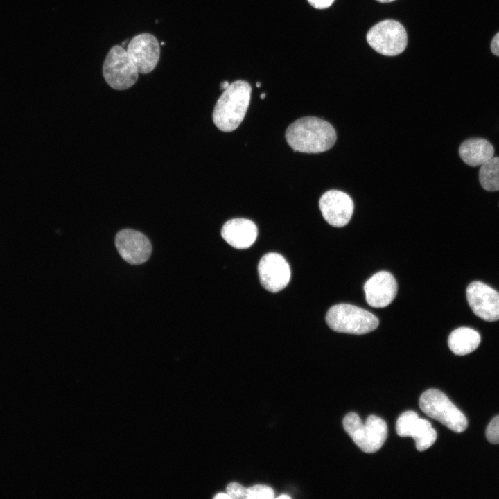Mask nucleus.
<instances>
[{"mask_svg":"<svg viewBox=\"0 0 499 499\" xmlns=\"http://www.w3.org/2000/svg\"><path fill=\"white\" fill-rule=\"evenodd\" d=\"M159 58L160 45L156 37L147 33L137 35L126 49L118 44L110 49L103 65L104 79L112 89H128L135 84L139 73L153 71Z\"/></svg>","mask_w":499,"mask_h":499,"instance_id":"nucleus-1","label":"nucleus"},{"mask_svg":"<svg viewBox=\"0 0 499 499\" xmlns=\"http://www.w3.org/2000/svg\"><path fill=\"white\" fill-rule=\"evenodd\" d=\"M286 139L294 152L319 153L329 150L336 141V132L327 121L315 116L299 119L286 131Z\"/></svg>","mask_w":499,"mask_h":499,"instance_id":"nucleus-2","label":"nucleus"},{"mask_svg":"<svg viewBox=\"0 0 499 499\" xmlns=\"http://www.w3.org/2000/svg\"><path fill=\"white\" fill-rule=\"evenodd\" d=\"M251 91L250 85L242 80L234 81L224 90L213 112V123L219 130L231 132L239 126L248 109Z\"/></svg>","mask_w":499,"mask_h":499,"instance_id":"nucleus-3","label":"nucleus"},{"mask_svg":"<svg viewBox=\"0 0 499 499\" xmlns=\"http://www.w3.org/2000/svg\"><path fill=\"white\" fill-rule=\"evenodd\" d=\"M343 426L355 444L365 453L378 450L387 435L385 421L376 415H369L362 423L356 413H348L343 419Z\"/></svg>","mask_w":499,"mask_h":499,"instance_id":"nucleus-4","label":"nucleus"},{"mask_svg":"<svg viewBox=\"0 0 499 499\" xmlns=\"http://www.w3.org/2000/svg\"><path fill=\"white\" fill-rule=\"evenodd\" d=\"M326 321L335 331L355 335L372 331L379 324L378 318L371 313L348 304H339L330 308Z\"/></svg>","mask_w":499,"mask_h":499,"instance_id":"nucleus-5","label":"nucleus"},{"mask_svg":"<svg viewBox=\"0 0 499 499\" xmlns=\"http://www.w3.org/2000/svg\"><path fill=\"white\" fill-rule=\"evenodd\" d=\"M421 410L455 432L464 431L468 426L466 416L447 396L436 389L425 391L419 399Z\"/></svg>","mask_w":499,"mask_h":499,"instance_id":"nucleus-6","label":"nucleus"},{"mask_svg":"<svg viewBox=\"0 0 499 499\" xmlns=\"http://www.w3.org/2000/svg\"><path fill=\"white\" fill-rule=\"evenodd\" d=\"M367 41L376 52L384 55L394 56L405 49L408 36L400 22L387 19L369 29L367 34Z\"/></svg>","mask_w":499,"mask_h":499,"instance_id":"nucleus-7","label":"nucleus"},{"mask_svg":"<svg viewBox=\"0 0 499 499\" xmlns=\"http://www.w3.org/2000/svg\"><path fill=\"white\" fill-rule=\"evenodd\" d=\"M258 273L263 287L271 292L283 290L290 279L288 262L283 256L274 252L268 253L261 259Z\"/></svg>","mask_w":499,"mask_h":499,"instance_id":"nucleus-8","label":"nucleus"},{"mask_svg":"<svg viewBox=\"0 0 499 499\" xmlns=\"http://www.w3.org/2000/svg\"><path fill=\"white\" fill-rule=\"evenodd\" d=\"M468 303L478 317L494 322L499 319V292L489 286L473 281L466 288Z\"/></svg>","mask_w":499,"mask_h":499,"instance_id":"nucleus-9","label":"nucleus"},{"mask_svg":"<svg viewBox=\"0 0 499 499\" xmlns=\"http://www.w3.org/2000/svg\"><path fill=\"white\" fill-rule=\"evenodd\" d=\"M396 430L401 437H412L419 451L430 448L437 439V432L426 419L419 418L411 410L402 413L397 419Z\"/></svg>","mask_w":499,"mask_h":499,"instance_id":"nucleus-10","label":"nucleus"},{"mask_svg":"<svg viewBox=\"0 0 499 499\" xmlns=\"http://www.w3.org/2000/svg\"><path fill=\"white\" fill-rule=\"evenodd\" d=\"M115 246L120 256L132 265L145 263L152 252V245L146 236L131 229H124L116 234Z\"/></svg>","mask_w":499,"mask_h":499,"instance_id":"nucleus-11","label":"nucleus"},{"mask_svg":"<svg viewBox=\"0 0 499 499\" xmlns=\"http://www.w3.org/2000/svg\"><path fill=\"white\" fill-rule=\"evenodd\" d=\"M319 206L325 220L332 226L341 227L350 220L354 209L351 198L338 190H330L320 198Z\"/></svg>","mask_w":499,"mask_h":499,"instance_id":"nucleus-12","label":"nucleus"},{"mask_svg":"<svg viewBox=\"0 0 499 499\" xmlns=\"http://www.w3.org/2000/svg\"><path fill=\"white\" fill-rule=\"evenodd\" d=\"M364 291L369 306L383 308L394 299L397 293V283L390 272L380 271L365 282Z\"/></svg>","mask_w":499,"mask_h":499,"instance_id":"nucleus-13","label":"nucleus"},{"mask_svg":"<svg viewBox=\"0 0 499 499\" xmlns=\"http://www.w3.org/2000/svg\"><path fill=\"white\" fill-rule=\"evenodd\" d=\"M258 235L256 225L246 218H234L223 225L221 236L234 248H249L255 242Z\"/></svg>","mask_w":499,"mask_h":499,"instance_id":"nucleus-14","label":"nucleus"},{"mask_svg":"<svg viewBox=\"0 0 499 499\" xmlns=\"http://www.w3.org/2000/svg\"><path fill=\"white\" fill-rule=\"evenodd\" d=\"M459 154L465 164L475 167L491 159L494 155V148L485 139L471 138L460 145Z\"/></svg>","mask_w":499,"mask_h":499,"instance_id":"nucleus-15","label":"nucleus"},{"mask_svg":"<svg viewBox=\"0 0 499 499\" xmlns=\"http://www.w3.org/2000/svg\"><path fill=\"white\" fill-rule=\"evenodd\" d=\"M480 341L481 337L478 331L469 327H459L451 332L448 344L455 354L464 356L475 351Z\"/></svg>","mask_w":499,"mask_h":499,"instance_id":"nucleus-16","label":"nucleus"},{"mask_svg":"<svg viewBox=\"0 0 499 499\" xmlns=\"http://www.w3.org/2000/svg\"><path fill=\"white\" fill-rule=\"evenodd\" d=\"M479 180L486 191H499V157H493L481 165Z\"/></svg>","mask_w":499,"mask_h":499,"instance_id":"nucleus-17","label":"nucleus"},{"mask_svg":"<svg viewBox=\"0 0 499 499\" xmlns=\"http://www.w3.org/2000/svg\"><path fill=\"white\" fill-rule=\"evenodd\" d=\"M273 489L266 485L256 484L246 490V498L250 499H271L274 498Z\"/></svg>","mask_w":499,"mask_h":499,"instance_id":"nucleus-18","label":"nucleus"},{"mask_svg":"<svg viewBox=\"0 0 499 499\" xmlns=\"http://www.w3.org/2000/svg\"><path fill=\"white\" fill-rule=\"evenodd\" d=\"M486 437L491 444H499V415L493 417L487 426Z\"/></svg>","mask_w":499,"mask_h":499,"instance_id":"nucleus-19","label":"nucleus"},{"mask_svg":"<svg viewBox=\"0 0 499 499\" xmlns=\"http://www.w3.org/2000/svg\"><path fill=\"white\" fill-rule=\"evenodd\" d=\"M246 490L247 489L236 482H231L227 487V494L231 498H247Z\"/></svg>","mask_w":499,"mask_h":499,"instance_id":"nucleus-20","label":"nucleus"},{"mask_svg":"<svg viewBox=\"0 0 499 499\" xmlns=\"http://www.w3.org/2000/svg\"><path fill=\"white\" fill-rule=\"evenodd\" d=\"M308 3L317 9H325L330 7L335 0H308Z\"/></svg>","mask_w":499,"mask_h":499,"instance_id":"nucleus-21","label":"nucleus"},{"mask_svg":"<svg viewBox=\"0 0 499 499\" xmlns=\"http://www.w3.org/2000/svg\"><path fill=\"white\" fill-rule=\"evenodd\" d=\"M491 50L494 55L499 56V32L496 34L491 41Z\"/></svg>","mask_w":499,"mask_h":499,"instance_id":"nucleus-22","label":"nucleus"},{"mask_svg":"<svg viewBox=\"0 0 499 499\" xmlns=\"http://www.w3.org/2000/svg\"><path fill=\"white\" fill-rule=\"evenodd\" d=\"M214 498H231L229 494L224 493H219L214 496Z\"/></svg>","mask_w":499,"mask_h":499,"instance_id":"nucleus-23","label":"nucleus"},{"mask_svg":"<svg viewBox=\"0 0 499 499\" xmlns=\"http://www.w3.org/2000/svg\"><path fill=\"white\" fill-rule=\"evenodd\" d=\"M229 85L230 84L229 83L228 81H224V82H221L220 88H221V89H225L229 87Z\"/></svg>","mask_w":499,"mask_h":499,"instance_id":"nucleus-24","label":"nucleus"},{"mask_svg":"<svg viewBox=\"0 0 499 499\" xmlns=\"http://www.w3.org/2000/svg\"><path fill=\"white\" fill-rule=\"evenodd\" d=\"M376 1L378 2H380V3H389V2L394 1L395 0H376Z\"/></svg>","mask_w":499,"mask_h":499,"instance_id":"nucleus-25","label":"nucleus"},{"mask_svg":"<svg viewBox=\"0 0 499 499\" xmlns=\"http://www.w3.org/2000/svg\"><path fill=\"white\" fill-rule=\"evenodd\" d=\"M278 498H290L289 496H287L286 494L281 495L278 497Z\"/></svg>","mask_w":499,"mask_h":499,"instance_id":"nucleus-26","label":"nucleus"},{"mask_svg":"<svg viewBox=\"0 0 499 499\" xmlns=\"http://www.w3.org/2000/svg\"><path fill=\"white\" fill-rule=\"evenodd\" d=\"M265 96H266V94L265 93H262L260 96V98L261 99H264L265 98Z\"/></svg>","mask_w":499,"mask_h":499,"instance_id":"nucleus-27","label":"nucleus"},{"mask_svg":"<svg viewBox=\"0 0 499 499\" xmlns=\"http://www.w3.org/2000/svg\"><path fill=\"white\" fill-rule=\"evenodd\" d=\"M261 84L260 82H256V87H261Z\"/></svg>","mask_w":499,"mask_h":499,"instance_id":"nucleus-28","label":"nucleus"}]
</instances>
